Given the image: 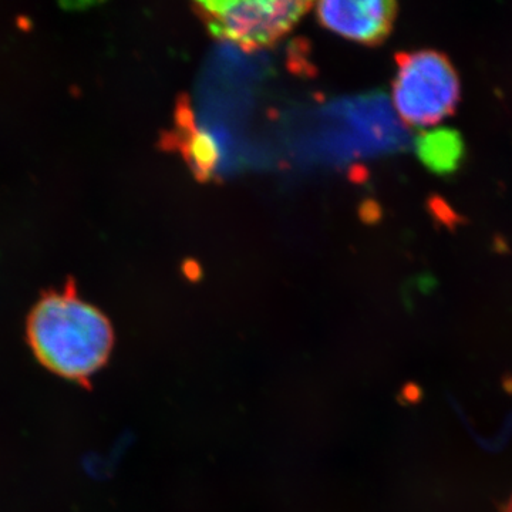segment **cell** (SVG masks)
Wrapping results in <instances>:
<instances>
[{
	"instance_id": "obj_5",
	"label": "cell",
	"mask_w": 512,
	"mask_h": 512,
	"mask_svg": "<svg viewBox=\"0 0 512 512\" xmlns=\"http://www.w3.org/2000/svg\"><path fill=\"white\" fill-rule=\"evenodd\" d=\"M421 163L437 174H450L463 161L466 146L463 137L453 128L439 127L424 131L416 140Z\"/></svg>"
},
{
	"instance_id": "obj_4",
	"label": "cell",
	"mask_w": 512,
	"mask_h": 512,
	"mask_svg": "<svg viewBox=\"0 0 512 512\" xmlns=\"http://www.w3.org/2000/svg\"><path fill=\"white\" fill-rule=\"evenodd\" d=\"M320 25L367 46L383 43L397 18L393 0H326L316 5Z\"/></svg>"
},
{
	"instance_id": "obj_1",
	"label": "cell",
	"mask_w": 512,
	"mask_h": 512,
	"mask_svg": "<svg viewBox=\"0 0 512 512\" xmlns=\"http://www.w3.org/2000/svg\"><path fill=\"white\" fill-rule=\"evenodd\" d=\"M29 339L43 365L69 379L92 376L113 346L109 320L67 285L49 293L29 318Z\"/></svg>"
},
{
	"instance_id": "obj_6",
	"label": "cell",
	"mask_w": 512,
	"mask_h": 512,
	"mask_svg": "<svg viewBox=\"0 0 512 512\" xmlns=\"http://www.w3.org/2000/svg\"><path fill=\"white\" fill-rule=\"evenodd\" d=\"M504 512H512V495L510 501L505 505Z\"/></svg>"
},
{
	"instance_id": "obj_2",
	"label": "cell",
	"mask_w": 512,
	"mask_h": 512,
	"mask_svg": "<svg viewBox=\"0 0 512 512\" xmlns=\"http://www.w3.org/2000/svg\"><path fill=\"white\" fill-rule=\"evenodd\" d=\"M393 106L406 126L429 127L456 110L460 77L444 53L423 49L399 53Z\"/></svg>"
},
{
	"instance_id": "obj_3",
	"label": "cell",
	"mask_w": 512,
	"mask_h": 512,
	"mask_svg": "<svg viewBox=\"0 0 512 512\" xmlns=\"http://www.w3.org/2000/svg\"><path fill=\"white\" fill-rule=\"evenodd\" d=\"M312 6L285 0H205L195 2L194 10L212 36L255 50L278 43Z\"/></svg>"
}]
</instances>
